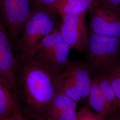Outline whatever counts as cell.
<instances>
[{"label":"cell","instance_id":"ba28073f","mask_svg":"<svg viewBox=\"0 0 120 120\" xmlns=\"http://www.w3.org/2000/svg\"><path fill=\"white\" fill-rule=\"evenodd\" d=\"M7 27L0 13V78L12 88L17 83V59L13 53Z\"/></svg>","mask_w":120,"mask_h":120},{"label":"cell","instance_id":"9a60e30c","mask_svg":"<svg viewBox=\"0 0 120 120\" xmlns=\"http://www.w3.org/2000/svg\"><path fill=\"white\" fill-rule=\"evenodd\" d=\"M73 100L60 92L56 94L48 108L45 118L51 119L60 111L67 107Z\"/></svg>","mask_w":120,"mask_h":120},{"label":"cell","instance_id":"603a6c76","mask_svg":"<svg viewBox=\"0 0 120 120\" xmlns=\"http://www.w3.org/2000/svg\"><path fill=\"white\" fill-rule=\"evenodd\" d=\"M0 120H8V117H1Z\"/></svg>","mask_w":120,"mask_h":120},{"label":"cell","instance_id":"ffe728a7","mask_svg":"<svg viewBox=\"0 0 120 120\" xmlns=\"http://www.w3.org/2000/svg\"><path fill=\"white\" fill-rule=\"evenodd\" d=\"M8 120H25L21 109L18 105L8 117Z\"/></svg>","mask_w":120,"mask_h":120},{"label":"cell","instance_id":"5b68a950","mask_svg":"<svg viewBox=\"0 0 120 120\" xmlns=\"http://www.w3.org/2000/svg\"><path fill=\"white\" fill-rule=\"evenodd\" d=\"M34 7L33 0H0V13L13 40L20 38Z\"/></svg>","mask_w":120,"mask_h":120},{"label":"cell","instance_id":"2e32d148","mask_svg":"<svg viewBox=\"0 0 120 120\" xmlns=\"http://www.w3.org/2000/svg\"><path fill=\"white\" fill-rule=\"evenodd\" d=\"M106 75L120 103V63L106 73Z\"/></svg>","mask_w":120,"mask_h":120},{"label":"cell","instance_id":"52a82bcc","mask_svg":"<svg viewBox=\"0 0 120 120\" xmlns=\"http://www.w3.org/2000/svg\"><path fill=\"white\" fill-rule=\"evenodd\" d=\"M90 11L91 32L104 37L120 38V15L100 3Z\"/></svg>","mask_w":120,"mask_h":120},{"label":"cell","instance_id":"d6986e66","mask_svg":"<svg viewBox=\"0 0 120 120\" xmlns=\"http://www.w3.org/2000/svg\"><path fill=\"white\" fill-rule=\"evenodd\" d=\"M94 113L88 108H82L77 112L75 120H91Z\"/></svg>","mask_w":120,"mask_h":120},{"label":"cell","instance_id":"5bb4252c","mask_svg":"<svg viewBox=\"0 0 120 120\" xmlns=\"http://www.w3.org/2000/svg\"><path fill=\"white\" fill-rule=\"evenodd\" d=\"M59 91L77 103L82 99L73 77L66 69L63 72Z\"/></svg>","mask_w":120,"mask_h":120},{"label":"cell","instance_id":"8fae6325","mask_svg":"<svg viewBox=\"0 0 120 120\" xmlns=\"http://www.w3.org/2000/svg\"><path fill=\"white\" fill-rule=\"evenodd\" d=\"M87 98L90 107L95 112L99 115L106 117L113 112L111 108L102 94L95 77L92 79L90 91Z\"/></svg>","mask_w":120,"mask_h":120},{"label":"cell","instance_id":"ac0fdd59","mask_svg":"<svg viewBox=\"0 0 120 120\" xmlns=\"http://www.w3.org/2000/svg\"><path fill=\"white\" fill-rule=\"evenodd\" d=\"M99 3L120 15V0H98Z\"/></svg>","mask_w":120,"mask_h":120},{"label":"cell","instance_id":"6da1fadb","mask_svg":"<svg viewBox=\"0 0 120 120\" xmlns=\"http://www.w3.org/2000/svg\"><path fill=\"white\" fill-rule=\"evenodd\" d=\"M24 60L21 81L25 101L33 116L45 117L59 91L64 71L52 68L36 56Z\"/></svg>","mask_w":120,"mask_h":120},{"label":"cell","instance_id":"e0dca14e","mask_svg":"<svg viewBox=\"0 0 120 120\" xmlns=\"http://www.w3.org/2000/svg\"><path fill=\"white\" fill-rule=\"evenodd\" d=\"M77 103L73 101L67 107L49 120H76L77 116V112H76Z\"/></svg>","mask_w":120,"mask_h":120},{"label":"cell","instance_id":"4fadbf2b","mask_svg":"<svg viewBox=\"0 0 120 120\" xmlns=\"http://www.w3.org/2000/svg\"><path fill=\"white\" fill-rule=\"evenodd\" d=\"M95 78L104 98L113 112L120 102L106 75L101 74Z\"/></svg>","mask_w":120,"mask_h":120},{"label":"cell","instance_id":"44dd1931","mask_svg":"<svg viewBox=\"0 0 120 120\" xmlns=\"http://www.w3.org/2000/svg\"><path fill=\"white\" fill-rule=\"evenodd\" d=\"M34 6L47 7L54 4L58 0H33Z\"/></svg>","mask_w":120,"mask_h":120},{"label":"cell","instance_id":"30bf717a","mask_svg":"<svg viewBox=\"0 0 120 120\" xmlns=\"http://www.w3.org/2000/svg\"><path fill=\"white\" fill-rule=\"evenodd\" d=\"M66 69L73 77L82 98H87L92 80L88 66L80 62L70 61Z\"/></svg>","mask_w":120,"mask_h":120},{"label":"cell","instance_id":"8992f818","mask_svg":"<svg viewBox=\"0 0 120 120\" xmlns=\"http://www.w3.org/2000/svg\"><path fill=\"white\" fill-rule=\"evenodd\" d=\"M86 13L66 15L60 17L58 28L60 34L71 49L82 52L86 50L88 31L86 24Z\"/></svg>","mask_w":120,"mask_h":120},{"label":"cell","instance_id":"3957f363","mask_svg":"<svg viewBox=\"0 0 120 120\" xmlns=\"http://www.w3.org/2000/svg\"><path fill=\"white\" fill-rule=\"evenodd\" d=\"M89 69L106 73L118 64L120 56V38L96 34L90 31L86 47Z\"/></svg>","mask_w":120,"mask_h":120},{"label":"cell","instance_id":"7402d4cb","mask_svg":"<svg viewBox=\"0 0 120 120\" xmlns=\"http://www.w3.org/2000/svg\"><path fill=\"white\" fill-rule=\"evenodd\" d=\"M31 120H47L45 118L42 116H33V118Z\"/></svg>","mask_w":120,"mask_h":120},{"label":"cell","instance_id":"7a4b0ae2","mask_svg":"<svg viewBox=\"0 0 120 120\" xmlns=\"http://www.w3.org/2000/svg\"><path fill=\"white\" fill-rule=\"evenodd\" d=\"M56 15L45 7L34 6L17 44L22 59L34 56L43 39L57 28Z\"/></svg>","mask_w":120,"mask_h":120},{"label":"cell","instance_id":"7c38bea8","mask_svg":"<svg viewBox=\"0 0 120 120\" xmlns=\"http://www.w3.org/2000/svg\"><path fill=\"white\" fill-rule=\"evenodd\" d=\"M12 88L0 78V118L8 117L18 105Z\"/></svg>","mask_w":120,"mask_h":120},{"label":"cell","instance_id":"9c48e42d","mask_svg":"<svg viewBox=\"0 0 120 120\" xmlns=\"http://www.w3.org/2000/svg\"><path fill=\"white\" fill-rule=\"evenodd\" d=\"M99 3L98 0H58L54 4L45 7L61 17L86 13L87 11Z\"/></svg>","mask_w":120,"mask_h":120},{"label":"cell","instance_id":"277c9868","mask_svg":"<svg viewBox=\"0 0 120 120\" xmlns=\"http://www.w3.org/2000/svg\"><path fill=\"white\" fill-rule=\"evenodd\" d=\"M71 50L56 28L43 39L34 56L52 68L62 72L71 61L69 59Z\"/></svg>","mask_w":120,"mask_h":120}]
</instances>
